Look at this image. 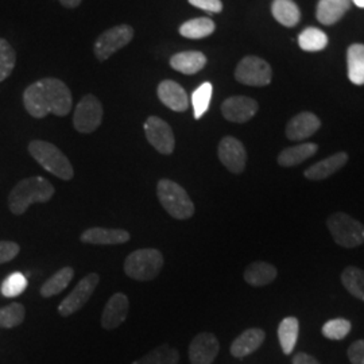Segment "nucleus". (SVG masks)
<instances>
[{
  "label": "nucleus",
  "mask_w": 364,
  "mask_h": 364,
  "mask_svg": "<svg viewBox=\"0 0 364 364\" xmlns=\"http://www.w3.org/2000/svg\"><path fill=\"white\" fill-rule=\"evenodd\" d=\"M207 64V57L201 52H182L170 58V66L182 75H196Z\"/></svg>",
  "instance_id": "obj_22"
},
{
  "label": "nucleus",
  "mask_w": 364,
  "mask_h": 364,
  "mask_svg": "<svg viewBox=\"0 0 364 364\" xmlns=\"http://www.w3.org/2000/svg\"><path fill=\"white\" fill-rule=\"evenodd\" d=\"M26 309L22 304L13 302L7 306L0 308V328L11 329L15 326H21L25 321Z\"/></svg>",
  "instance_id": "obj_33"
},
{
  "label": "nucleus",
  "mask_w": 364,
  "mask_h": 364,
  "mask_svg": "<svg viewBox=\"0 0 364 364\" xmlns=\"http://www.w3.org/2000/svg\"><path fill=\"white\" fill-rule=\"evenodd\" d=\"M272 68L259 57H245L235 70V78L250 87H264L272 82Z\"/></svg>",
  "instance_id": "obj_10"
},
{
  "label": "nucleus",
  "mask_w": 364,
  "mask_h": 364,
  "mask_svg": "<svg viewBox=\"0 0 364 364\" xmlns=\"http://www.w3.org/2000/svg\"><path fill=\"white\" fill-rule=\"evenodd\" d=\"M99 282H100L99 274H87L65 299L61 301V304L58 305V313L63 317H69L78 312L80 309H82L91 299L92 294L96 290Z\"/></svg>",
  "instance_id": "obj_8"
},
{
  "label": "nucleus",
  "mask_w": 364,
  "mask_h": 364,
  "mask_svg": "<svg viewBox=\"0 0 364 364\" xmlns=\"http://www.w3.org/2000/svg\"><path fill=\"white\" fill-rule=\"evenodd\" d=\"M351 323L346 318H333L326 321L321 332L329 340H343L351 332Z\"/></svg>",
  "instance_id": "obj_37"
},
{
  "label": "nucleus",
  "mask_w": 364,
  "mask_h": 364,
  "mask_svg": "<svg viewBox=\"0 0 364 364\" xmlns=\"http://www.w3.org/2000/svg\"><path fill=\"white\" fill-rule=\"evenodd\" d=\"M343 287L356 299L364 301V270L350 266L341 273Z\"/></svg>",
  "instance_id": "obj_32"
},
{
  "label": "nucleus",
  "mask_w": 364,
  "mask_h": 364,
  "mask_svg": "<svg viewBox=\"0 0 364 364\" xmlns=\"http://www.w3.org/2000/svg\"><path fill=\"white\" fill-rule=\"evenodd\" d=\"M221 164L232 174H242L246 169L247 153L243 144L234 136H224L218 147Z\"/></svg>",
  "instance_id": "obj_12"
},
{
  "label": "nucleus",
  "mask_w": 364,
  "mask_h": 364,
  "mask_svg": "<svg viewBox=\"0 0 364 364\" xmlns=\"http://www.w3.org/2000/svg\"><path fill=\"white\" fill-rule=\"evenodd\" d=\"M348 359L352 364H364V340H358L348 348Z\"/></svg>",
  "instance_id": "obj_40"
},
{
  "label": "nucleus",
  "mask_w": 364,
  "mask_h": 364,
  "mask_svg": "<svg viewBox=\"0 0 364 364\" xmlns=\"http://www.w3.org/2000/svg\"><path fill=\"white\" fill-rule=\"evenodd\" d=\"M351 7V0H320L317 4V19L326 26L338 23Z\"/></svg>",
  "instance_id": "obj_21"
},
{
  "label": "nucleus",
  "mask_w": 364,
  "mask_h": 364,
  "mask_svg": "<svg viewBox=\"0 0 364 364\" xmlns=\"http://www.w3.org/2000/svg\"><path fill=\"white\" fill-rule=\"evenodd\" d=\"M144 134L149 144L164 156L173 154L176 149L174 132L169 124L158 117H149L144 123Z\"/></svg>",
  "instance_id": "obj_11"
},
{
  "label": "nucleus",
  "mask_w": 364,
  "mask_h": 364,
  "mask_svg": "<svg viewBox=\"0 0 364 364\" xmlns=\"http://www.w3.org/2000/svg\"><path fill=\"white\" fill-rule=\"evenodd\" d=\"M164 255L156 248H139L131 252L124 260L123 269L126 275L138 282L156 279L164 267Z\"/></svg>",
  "instance_id": "obj_5"
},
{
  "label": "nucleus",
  "mask_w": 364,
  "mask_h": 364,
  "mask_svg": "<svg viewBox=\"0 0 364 364\" xmlns=\"http://www.w3.org/2000/svg\"><path fill=\"white\" fill-rule=\"evenodd\" d=\"M266 338V333L260 328H250L235 338L230 347L231 355L236 359H243L258 351Z\"/></svg>",
  "instance_id": "obj_18"
},
{
  "label": "nucleus",
  "mask_w": 364,
  "mask_h": 364,
  "mask_svg": "<svg viewBox=\"0 0 364 364\" xmlns=\"http://www.w3.org/2000/svg\"><path fill=\"white\" fill-rule=\"evenodd\" d=\"M317 150H318V146L316 144H302L287 147L278 156V164L284 168L297 166L308 158L314 156Z\"/></svg>",
  "instance_id": "obj_24"
},
{
  "label": "nucleus",
  "mask_w": 364,
  "mask_h": 364,
  "mask_svg": "<svg viewBox=\"0 0 364 364\" xmlns=\"http://www.w3.org/2000/svg\"><path fill=\"white\" fill-rule=\"evenodd\" d=\"M272 13L275 21L287 27L296 26L301 18L299 6L293 0H274Z\"/></svg>",
  "instance_id": "obj_27"
},
{
  "label": "nucleus",
  "mask_w": 364,
  "mask_h": 364,
  "mask_svg": "<svg viewBox=\"0 0 364 364\" xmlns=\"http://www.w3.org/2000/svg\"><path fill=\"white\" fill-rule=\"evenodd\" d=\"M28 153L53 176L64 181H70L75 177V170L68 156L50 142L39 139L33 141L28 144Z\"/></svg>",
  "instance_id": "obj_4"
},
{
  "label": "nucleus",
  "mask_w": 364,
  "mask_h": 364,
  "mask_svg": "<svg viewBox=\"0 0 364 364\" xmlns=\"http://www.w3.org/2000/svg\"><path fill=\"white\" fill-rule=\"evenodd\" d=\"M81 1L82 0H60V3L66 9H76Z\"/></svg>",
  "instance_id": "obj_42"
},
{
  "label": "nucleus",
  "mask_w": 364,
  "mask_h": 364,
  "mask_svg": "<svg viewBox=\"0 0 364 364\" xmlns=\"http://www.w3.org/2000/svg\"><path fill=\"white\" fill-rule=\"evenodd\" d=\"M27 285H28V282H27L26 277L22 273L15 272V273L10 274L3 281V284L0 287V293L7 299H15L26 290Z\"/></svg>",
  "instance_id": "obj_36"
},
{
  "label": "nucleus",
  "mask_w": 364,
  "mask_h": 364,
  "mask_svg": "<svg viewBox=\"0 0 364 364\" xmlns=\"http://www.w3.org/2000/svg\"><path fill=\"white\" fill-rule=\"evenodd\" d=\"M320 127L321 122L314 114L301 112L287 123V136L290 141H302L312 136Z\"/></svg>",
  "instance_id": "obj_19"
},
{
  "label": "nucleus",
  "mask_w": 364,
  "mask_h": 364,
  "mask_svg": "<svg viewBox=\"0 0 364 364\" xmlns=\"http://www.w3.org/2000/svg\"><path fill=\"white\" fill-rule=\"evenodd\" d=\"M103 105L95 95L84 96L73 114V126L81 134H92L103 122Z\"/></svg>",
  "instance_id": "obj_7"
},
{
  "label": "nucleus",
  "mask_w": 364,
  "mask_h": 364,
  "mask_svg": "<svg viewBox=\"0 0 364 364\" xmlns=\"http://www.w3.org/2000/svg\"><path fill=\"white\" fill-rule=\"evenodd\" d=\"M293 364H321L312 355L305 353V352H299L293 358Z\"/></svg>",
  "instance_id": "obj_41"
},
{
  "label": "nucleus",
  "mask_w": 364,
  "mask_h": 364,
  "mask_svg": "<svg viewBox=\"0 0 364 364\" xmlns=\"http://www.w3.org/2000/svg\"><path fill=\"white\" fill-rule=\"evenodd\" d=\"M328 230L338 246L353 248L364 243V225L350 215L336 212L328 218Z\"/></svg>",
  "instance_id": "obj_6"
},
{
  "label": "nucleus",
  "mask_w": 364,
  "mask_h": 364,
  "mask_svg": "<svg viewBox=\"0 0 364 364\" xmlns=\"http://www.w3.org/2000/svg\"><path fill=\"white\" fill-rule=\"evenodd\" d=\"M348 78L355 85H364V45H351L347 52Z\"/></svg>",
  "instance_id": "obj_28"
},
{
  "label": "nucleus",
  "mask_w": 364,
  "mask_h": 364,
  "mask_svg": "<svg viewBox=\"0 0 364 364\" xmlns=\"http://www.w3.org/2000/svg\"><path fill=\"white\" fill-rule=\"evenodd\" d=\"M213 87L210 82L201 84L192 95V105L196 119L204 117V114L208 111L210 99H212Z\"/></svg>",
  "instance_id": "obj_35"
},
{
  "label": "nucleus",
  "mask_w": 364,
  "mask_h": 364,
  "mask_svg": "<svg viewBox=\"0 0 364 364\" xmlns=\"http://www.w3.org/2000/svg\"><path fill=\"white\" fill-rule=\"evenodd\" d=\"M156 197L173 219L188 220L195 215V204L188 192L177 182L162 178L156 183Z\"/></svg>",
  "instance_id": "obj_3"
},
{
  "label": "nucleus",
  "mask_w": 364,
  "mask_h": 364,
  "mask_svg": "<svg viewBox=\"0 0 364 364\" xmlns=\"http://www.w3.org/2000/svg\"><path fill=\"white\" fill-rule=\"evenodd\" d=\"M158 97L161 103L166 105L171 111L185 112L189 107L188 93L181 85L173 80H165L158 85Z\"/></svg>",
  "instance_id": "obj_17"
},
{
  "label": "nucleus",
  "mask_w": 364,
  "mask_h": 364,
  "mask_svg": "<svg viewBox=\"0 0 364 364\" xmlns=\"http://www.w3.org/2000/svg\"><path fill=\"white\" fill-rule=\"evenodd\" d=\"M215 23L209 18H196L191 19L180 26V34L189 39L205 38L215 31Z\"/></svg>",
  "instance_id": "obj_30"
},
{
  "label": "nucleus",
  "mask_w": 364,
  "mask_h": 364,
  "mask_svg": "<svg viewBox=\"0 0 364 364\" xmlns=\"http://www.w3.org/2000/svg\"><path fill=\"white\" fill-rule=\"evenodd\" d=\"M16 64V53L9 41L0 38V82L11 76Z\"/></svg>",
  "instance_id": "obj_34"
},
{
  "label": "nucleus",
  "mask_w": 364,
  "mask_h": 364,
  "mask_svg": "<svg viewBox=\"0 0 364 364\" xmlns=\"http://www.w3.org/2000/svg\"><path fill=\"white\" fill-rule=\"evenodd\" d=\"M347 162H348V154L344 151H340L314 164L313 166L305 170L304 176L312 181H321L335 174L341 168H344Z\"/></svg>",
  "instance_id": "obj_20"
},
{
  "label": "nucleus",
  "mask_w": 364,
  "mask_h": 364,
  "mask_svg": "<svg viewBox=\"0 0 364 364\" xmlns=\"http://www.w3.org/2000/svg\"><path fill=\"white\" fill-rule=\"evenodd\" d=\"M129 309V297L124 293H115L105 304L102 313V326L107 331L117 329L127 320Z\"/></svg>",
  "instance_id": "obj_15"
},
{
  "label": "nucleus",
  "mask_w": 364,
  "mask_h": 364,
  "mask_svg": "<svg viewBox=\"0 0 364 364\" xmlns=\"http://www.w3.org/2000/svg\"><path fill=\"white\" fill-rule=\"evenodd\" d=\"M21 247L18 243L10 240H0V264L9 263L18 257Z\"/></svg>",
  "instance_id": "obj_38"
},
{
  "label": "nucleus",
  "mask_w": 364,
  "mask_h": 364,
  "mask_svg": "<svg viewBox=\"0 0 364 364\" xmlns=\"http://www.w3.org/2000/svg\"><path fill=\"white\" fill-rule=\"evenodd\" d=\"M192 6L207 13L219 14L223 10V3L220 0H188Z\"/></svg>",
  "instance_id": "obj_39"
},
{
  "label": "nucleus",
  "mask_w": 364,
  "mask_h": 364,
  "mask_svg": "<svg viewBox=\"0 0 364 364\" xmlns=\"http://www.w3.org/2000/svg\"><path fill=\"white\" fill-rule=\"evenodd\" d=\"M299 321L297 317H287L281 321L278 326V338L282 352L285 355H290L294 351L297 340H299Z\"/></svg>",
  "instance_id": "obj_26"
},
{
  "label": "nucleus",
  "mask_w": 364,
  "mask_h": 364,
  "mask_svg": "<svg viewBox=\"0 0 364 364\" xmlns=\"http://www.w3.org/2000/svg\"><path fill=\"white\" fill-rule=\"evenodd\" d=\"M220 351V343L213 333L203 332L196 335L189 344L191 364H212Z\"/></svg>",
  "instance_id": "obj_13"
},
{
  "label": "nucleus",
  "mask_w": 364,
  "mask_h": 364,
  "mask_svg": "<svg viewBox=\"0 0 364 364\" xmlns=\"http://www.w3.org/2000/svg\"><path fill=\"white\" fill-rule=\"evenodd\" d=\"M75 277V270L72 267H63L58 272L53 274L52 277L43 282V285L39 289V293L43 299H50L61 291H64L69 287L70 281Z\"/></svg>",
  "instance_id": "obj_25"
},
{
  "label": "nucleus",
  "mask_w": 364,
  "mask_h": 364,
  "mask_svg": "<svg viewBox=\"0 0 364 364\" xmlns=\"http://www.w3.org/2000/svg\"><path fill=\"white\" fill-rule=\"evenodd\" d=\"M353 1L358 7H360V9H364V0H351Z\"/></svg>",
  "instance_id": "obj_43"
},
{
  "label": "nucleus",
  "mask_w": 364,
  "mask_h": 364,
  "mask_svg": "<svg viewBox=\"0 0 364 364\" xmlns=\"http://www.w3.org/2000/svg\"><path fill=\"white\" fill-rule=\"evenodd\" d=\"M72 103L70 90L58 78H42L27 87L23 93L25 108L36 119H43L49 114L66 117L72 109Z\"/></svg>",
  "instance_id": "obj_1"
},
{
  "label": "nucleus",
  "mask_w": 364,
  "mask_h": 364,
  "mask_svg": "<svg viewBox=\"0 0 364 364\" xmlns=\"http://www.w3.org/2000/svg\"><path fill=\"white\" fill-rule=\"evenodd\" d=\"M180 363V352L170 347L169 344H161L159 347L149 352L141 359L131 364H178Z\"/></svg>",
  "instance_id": "obj_29"
},
{
  "label": "nucleus",
  "mask_w": 364,
  "mask_h": 364,
  "mask_svg": "<svg viewBox=\"0 0 364 364\" xmlns=\"http://www.w3.org/2000/svg\"><path fill=\"white\" fill-rule=\"evenodd\" d=\"M278 275V270L267 262H254L245 270V281L254 287L270 285Z\"/></svg>",
  "instance_id": "obj_23"
},
{
  "label": "nucleus",
  "mask_w": 364,
  "mask_h": 364,
  "mask_svg": "<svg viewBox=\"0 0 364 364\" xmlns=\"http://www.w3.org/2000/svg\"><path fill=\"white\" fill-rule=\"evenodd\" d=\"M130 234L124 230L103 227H92L85 230L80 236L82 243L95 246H117L130 242Z\"/></svg>",
  "instance_id": "obj_16"
},
{
  "label": "nucleus",
  "mask_w": 364,
  "mask_h": 364,
  "mask_svg": "<svg viewBox=\"0 0 364 364\" xmlns=\"http://www.w3.org/2000/svg\"><path fill=\"white\" fill-rule=\"evenodd\" d=\"M134 38V28L129 25H119L105 30L95 42V55L99 61L108 60L117 50L127 46Z\"/></svg>",
  "instance_id": "obj_9"
},
{
  "label": "nucleus",
  "mask_w": 364,
  "mask_h": 364,
  "mask_svg": "<svg viewBox=\"0 0 364 364\" xmlns=\"http://www.w3.org/2000/svg\"><path fill=\"white\" fill-rule=\"evenodd\" d=\"M259 105L247 96H232L221 105V114L228 122L247 123L257 115Z\"/></svg>",
  "instance_id": "obj_14"
},
{
  "label": "nucleus",
  "mask_w": 364,
  "mask_h": 364,
  "mask_svg": "<svg viewBox=\"0 0 364 364\" xmlns=\"http://www.w3.org/2000/svg\"><path fill=\"white\" fill-rule=\"evenodd\" d=\"M299 45L304 52H320L326 49L328 45V37L320 28L308 27L299 34Z\"/></svg>",
  "instance_id": "obj_31"
},
{
  "label": "nucleus",
  "mask_w": 364,
  "mask_h": 364,
  "mask_svg": "<svg viewBox=\"0 0 364 364\" xmlns=\"http://www.w3.org/2000/svg\"><path fill=\"white\" fill-rule=\"evenodd\" d=\"M55 193L52 182L43 177H28L18 182L9 195V208L15 216H21L34 203H49Z\"/></svg>",
  "instance_id": "obj_2"
}]
</instances>
